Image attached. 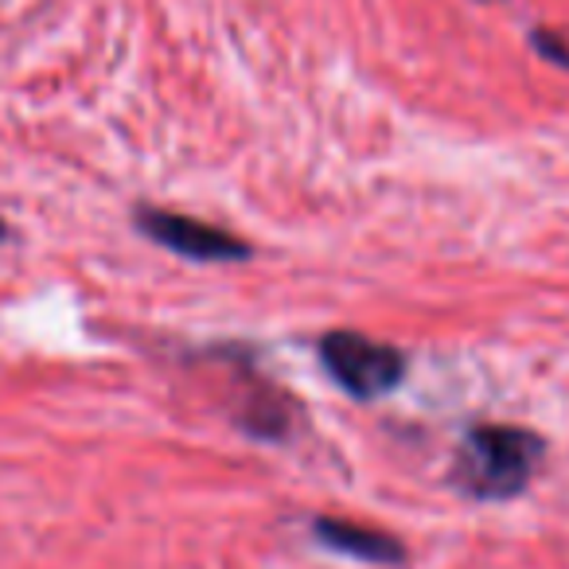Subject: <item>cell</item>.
I'll use <instances>...</instances> for the list:
<instances>
[{
	"mask_svg": "<svg viewBox=\"0 0 569 569\" xmlns=\"http://www.w3.org/2000/svg\"><path fill=\"white\" fill-rule=\"evenodd\" d=\"M546 441L522 426H472L452 457V488L480 503H503L530 488Z\"/></svg>",
	"mask_w": 569,
	"mask_h": 569,
	"instance_id": "cell-1",
	"label": "cell"
},
{
	"mask_svg": "<svg viewBox=\"0 0 569 569\" xmlns=\"http://www.w3.org/2000/svg\"><path fill=\"white\" fill-rule=\"evenodd\" d=\"M320 363H325L328 379L343 390V395L371 402L390 390L402 387L406 379V356L395 343L371 340L363 332H328L320 340Z\"/></svg>",
	"mask_w": 569,
	"mask_h": 569,
	"instance_id": "cell-2",
	"label": "cell"
},
{
	"mask_svg": "<svg viewBox=\"0 0 569 569\" xmlns=\"http://www.w3.org/2000/svg\"><path fill=\"white\" fill-rule=\"evenodd\" d=\"M133 219L144 238H152L157 246H164V250L180 253V258H188V261H246L250 258V242L234 238L230 230L188 219V214L160 211V207H137Z\"/></svg>",
	"mask_w": 569,
	"mask_h": 569,
	"instance_id": "cell-3",
	"label": "cell"
},
{
	"mask_svg": "<svg viewBox=\"0 0 569 569\" xmlns=\"http://www.w3.org/2000/svg\"><path fill=\"white\" fill-rule=\"evenodd\" d=\"M312 535H317L320 546L343 553V558L367 561V566H402L406 561V546L395 535H387L379 527H367V522L320 515V519H312Z\"/></svg>",
	"mask_w": 569,
	"mask_h": 569,
	"instance_id": "cell-4",
	"label": "cell"
},
{
	"mask_svg": "<svg viewBox=\"0 0 569 569\" xmlns=\"http://www.w3.org/2000/svg\"><path fill=\"white\" fill-rule=\"evenodd\" d=\"M530 43H535V51L542 59H550V63L561 67V71H569V43L561 40L558 32H550V28H535V32H530Z\"/></svg>",
	"mask_w": 569,
	"mask_h": 569,
	"instance_id": "cell-5",
	"label": "cell"
},
{
	"mask_svg": "<svg viewBox=\"0 0 569 569\" xmlns=\"http://www.w3.org/2000/svg\"><path fill=\"white\" fill-rule=\"evenodd\" d=\"M4 238H9V227H4V219H0V242H4Z\"/></svg>",
	"mask_w": 569,
	"mask_h": 569,
	"instance_id": "cell-6",
	"label": "cell"
},
{
	"mask_svg": "<svg viewBox=\"0 0 569 569\" xmlns=\"http://www.w3.org/2000/svg\"><path fill=\"white\" fill-rule=\"evenodd\" d=\"M483 4H488V0H483Z\"/></svg>",
	"mask_w": 569,
	"mask_h": 569,
	"instance_id": "cell-7",
	"label": "cell"
}]
</instances>
